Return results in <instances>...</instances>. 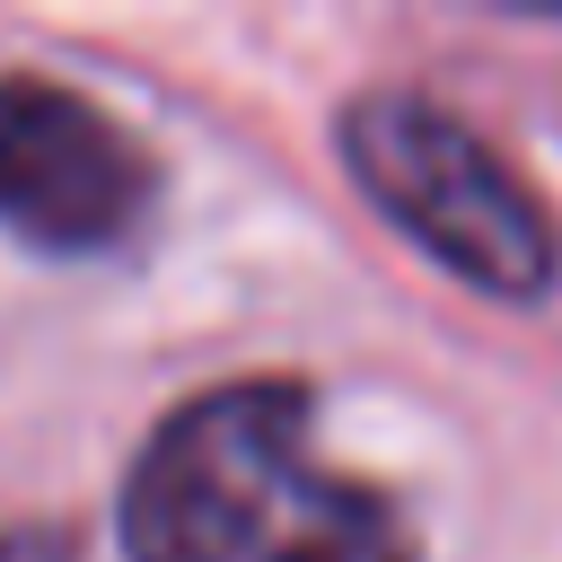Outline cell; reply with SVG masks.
Masks as SVG:
<instances>
[{"mask_svg":"<svg viewBox=\"0 0 562 562\" xmlns=\"http://www.w3.org/2000/svg\"><path fill=\"white\" fill-rule=\"evenodd\" d=\"M132 562H413L404 518L334 474L307 439V395L246 378L158 422L123 492Z\"/></svg>","mask_w":562,"mask_h":562,"instance_id":"cell-1","label":"cell"},{"mask_svg":"<svg viewBox=\"0 0 562 562\" xmlns=\"http://www.w3.org/2000/svg\"><path fill=\"white\" fill-rule=\"evenodd\" d=\"M342 167L360 176V193L422 237L457 281L501 290V299H536L553 281V228L536 211V193L474 140V123H457L448 105L413 97V88H378L342 114Z\"/></svg>","mask_w":562,"mask_h":562,"instance_id":"cell-2","label":"cell"},{"mask_svg":"<svg viewBox=\"0 0 562 562\" xmlns=\"http://www.w3.org/2000/svg\"><path fill=\"white\" fill-rule=\"evenodd\" d=\"M149 158L105 105L53 79H0V220L44 255L114 246L140 220Z\"/></svg>","mask_w":562,"mask_h":562,"instance_id":"cell-3","label":"cell"},{"mask_svg":"<svg viewBox=\"0 0 562 562\" xmlns=\"http://www.w3.org/2000/svg\"><path fill=\"white\" fill-rule=\"evenodd\" d=\"M0 562H79L61 536H44V527H9L0 536Z\"/></svg>","mask_w":562,"mask_h":562,"instance_id":"cell-4","label":"cell"}]
</instances>
